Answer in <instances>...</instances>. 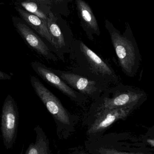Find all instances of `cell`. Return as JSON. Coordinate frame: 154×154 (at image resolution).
Listing matches in <instances>:
<instances>
[{
    "mask_svg": "<svg viewBox=\"0 0 154 154\" xmlns=\"http://www.w3.org/2000/svg\"><path fill=\"white\" fill-rule=\"evenodd\" d=\"M72 0H40L43 12L48 16L49 13L54 15L68 17L70 14L69 6Z\"/></svg>",
    "mask_w": 154,
    "mask_h": 154,
    "instance_id": "cell-14",
    "label": "cell"
},
{
    "mask_svg": "<svg viewBox=\"0 0 154 154\" xmlns=\"http://www.w3.org/2000/svg\"><path fill=\"white\" fill-rule=\"evenodd\" d=\"M12 23L16 30L27 45L48 61L57 62L58 57L40 36L20 18L12 16Z\"/></svg>",
    "mask_w": 154,
    "mask_h": 154,
    "instance_id": "cell-11",
    "label": "cell"
},
{
    "mask_svg": "<svg viewBox=\"0 0 154 154\" xmlns=\"http://www.w3.org/2000/svg\"><path fill=\"white\" fill-rule=\"evenodd\" d=\"M30 83L36 94L50 113L56 125L57 135L65 140L75 131L80 117L66 109L60 100L35 76L31 75Z\"/></svg>",
    "mask_w": 154,
    "mask_h": 154,
    "instance_id": "cell-4",
    "label": "cell"
},
{
    "mask_svg": "<svg viewBox=\"0 0 154 154\" xmlns=\"http://www.w3.org/2000/svg\"><path fill=\"white\" fill-rule=\"evenodd\" d=\"M12 77L7 73L0 71V80H11Z\"/></svg>",
    "mask_w": 154,
    "mask_h": 154,
    "instance_id": "cell-17",
    "label": "cell"
},
{
    "mask_svg": "<svg viewBox=\"0 0 154 154\" xmlns=\"http://www.w3.org/2000/svg\"><path fill=\"white\" fill-rule=\"evenodd\" d=\"M19 114L16 101L8 94L4 100L1 114L2 137L7 149L13 147L17 136Z\"/></svg>",
    "mask_w": 154,
    "mask_h": 154,
    "instance_id": "cell-9",
    "label": "cell"
},
{
    "mask_svg": "<svg viewBox=\"0 0 154 154\" xmlns=\"http://www.w3.org/2000/svg\"><path fill=\"white\" fill-rule=\"evenodd\" d=\"M0 1H2V0H0Z\"/></svg>",
    "mask_w": 154,
    "mask_h": 154,
    "instance_id": "cell-20",
    "label": "cell"
},
{
    "mask_svg": "<svg viewBox=\"0 0 154 154\" xmlns=\"http://www.w3.org/2000/svg\"><path fill=\"white\" fill-rule=\"evenodd\" d=\"M104 24L116 53L122 72L130 78L137 75L141 62V56L137 41L128 23L123 33L105 19Z\"/></svg>",
    "mask_w": 154,
    "mask_h": 154,
    "instance_id": "cell-3",
    "label": "cell"
},
{
    "mask_svg": "<svg viewBox=\"0 0 154 154\" xmlns=\"http://www.w3.org/2000/svg\"><path fill=\"white\" fill-rule=\"evenodd\" d=\"M4 2H0V6H2V5H4Z\"/></svg>",
    "mask_w": 154,
    "mask_h": 154,
    "instance_id": "cell-19",
    "label": "cell"
},
{
    "mask_svg": "<svg viewBox=\"0 0 154 154\" xmlns=\"http://www.w3.org/2000/svg\"><path fill=\"white\" fill-rule=\"evenodd\" d=\"M69 54L70 71L110 86L121 82L111 65L81 40L74 39Z\"/></svg>",
    "mask_w": 154,
    "mask_h": 154,
    "instance_id": "cell-1",
    "label": "cell"
},
{
    "mask_svg": "<svg viewBox=\"0 0 154 154\" xmlns=\"http://www.w3.org/2000/svg\"><path fill=\"white\" fill-rule=\"evenodd\" d=\"M14 5L47 20L48 16L42 11L40 0H15Z\"/></svg>",
    "mask_w": 154,
    "mask_h": 154,
    "instance_id": "cell-16",
    "label": "cell"
},
{
    "mask_svg": "<svg viewBox=\"0 0 154 154\" xmlns=\"http://www.w3.org/2000/svg\"><path fill=\"white\" fill-rule=\"evenodd\" d=\"M30 65L34 72L44 81L56 88L77 105L82 107L90 102V100L87 97L69 86L62 78L54 73L50 67L38 61L32 62Z\"/></svg>",
    "mask_w": 154,
    "mask_h": 154,
    "instance_id": "cell-10",
    "label": "cell"
},
{
    "mask_svg": "<svg viewBox=\"0 0 154 154\" xmlns=\"http://www.w3.org/2000/svg\"><path fill=\"white\" fill-rule=\"evenodd\" d=\"M48 31L52 38V52L65 63V55L69 54L73 41V35L67 21L62 16L49 13L47 19Z\"/></svg>",
    "mask_w": 154,
    "mask_h": 154,
    "instance_id": "cell-7",
    "label": "cell"
},
{
    "mask_svg": "<svg viewBox=\"0 0 154 154\" xmlns=\"http://www.w3.org/2000/svg\"><path fill=\"white\" fill-rule=\"evenodd\" d=\"M34 130L36 134L35 142L30 144L26 154H51L49 140L42 128L38 125Z\"/></svg>",
    "mask_w": 154,
    "mask_h": 154,
    "instance_id": "cell-15",
    "label": "cell"
},
{
    "mask_svg": "<svg viewBox=\"0 0 154 154\" xmlns=\"http://www.w3.org/2000/svg\"><path fill=\"white\" fill-rule=\"evenodd\" d=\"M144 142L143 143L146 144V145H148V146H150V147L153 148L154 147V138H146L145 140H143Z\"/></svg>",
    "mask_w": 154,
    "mask_h": 154,
    "instance_id": "cell-18",
    "label": "cell"
},
{
    "mask_svg": "<svg viewBox=\"0 0 154 154\" xmlns=\"http://www.w3.org/2000/svg\"><path fill=\"white\" fill-rule=\"evenodd\" d=\"M51 70L71 88L93 101L97 100L103 91L110 86L108 84L91 79L70 70L63 71L53 68Z\"/></svg>",
    "mask_w": 154,
    "mask_h": 154,
    "instance_id": "cell-8",
    "label": "cell"
},
{
    "mask_svg": "<svg viewBox=\"0 0 154 154\" xmlns=\"http://www.w3.org/2000/svg\"><path fill=\"white\" fill-rule=\"evenodd\" d=\"M140 107L130 106L105 111L99 113L83 125L86 126V142L93 141L101 137L114 123L125 120Z\"/></svg>",
    "mask_w": 154,
    "mask_h": 154,
    "instance_id": "cell-6",
    "label": "cell"
},
{
    "mask_svg": "<svg viewBox=\"0 0 154 154\" xmlns=\"http://www.w3.org/2000/svg\"><path fill=\"white\" fill-rule=\"evenodd\" d=\"M14 8L18 13L20 18L40 37L44 38L48 43V46L51 48L52 38L48 28L47 20L29 13L17 6H14Z\"/></svg>",
    "mask_w": 154,
    "mask_h": 154,
    "instance_id": "cell-13",
    "label": "cell"
},
{
    "mask_svg": "<svg viewBox=\"0 0 154 154\" xmlns=\"http://www.w3.org/2000/svg\"><path fill=\"white\" fill-rule=\"evenodd\" d=\"M148 99L144 90L120 82L106 89L97 100L90 105L84 118V123L105 111L130 106L140 107Z\"/></svg>",
    "mask_w": 154,
    "mask_h": 154,
    "instance_id": "cell-2",
    "label": "cell"
},
{
    "mask_svg": "<svg viewBox=\"0 0 154 154\" xmlns=\"http://www.w3.org/2000/svg\"><path fill=\"white\" fill-rule=\"evenodd\" d=\"M85 149L93 154H149L154 149L133 140L129 132L103 135L93 141L85 143Z\"/></svg>",
    "mask_w": 154,
    "mask_h": 154,
    "instance_id": "cell-5",
    "label": "cell"
},
{
    "mask_svg": "<svg viewBox=\"0 0 154 154\" xmlns=\"http://www.w3.org/2000/svg\"><path fill=\"white\" fill-rule=\"evenodd\" d=\"M76 10L81 26L88 39L94 40V35L99 36L100 31L96 18L90 5L84 0H75Z\"/></svg>",
    "mask_w": 154,
    "mask_h": 154,
    "instance_id": "cell-12",
    "label": "cell"
}]
</instances>
